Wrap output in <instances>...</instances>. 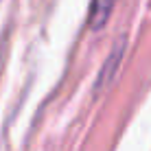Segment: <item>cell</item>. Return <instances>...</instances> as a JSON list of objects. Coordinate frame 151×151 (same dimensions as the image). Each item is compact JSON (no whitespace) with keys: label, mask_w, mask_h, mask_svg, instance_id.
I'll use <instances>...</instances> for the list:
<instances>
[{"label":"cell","mask_w":151,"mask_h":151,"mask_svg":"<svg viewBox=\"0 0 151 151\" xmlns=\"http://www.w3.org/2000/svg\"><path fill=\"white\" fill-rule=\"evenodd\" d=\"M114 0H92L90 2V13H88V20H90L92 29H103L107 24V18L112 13Z\"/></svg>","instance_id":"1"}]
</instances>
